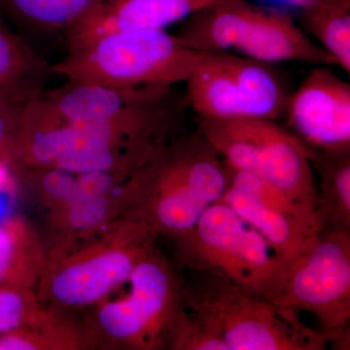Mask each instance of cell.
Listing matches in <instances>:
<instances>
[{"label":"cell","instance_id":"12","mask_svg":"<svg viewBox=\"0 0 350 350\" xmlns=\"http://www.w3.org/2000/svg\"><path fill=\"white\" fill-rule=\"evenodd\" d=\"M215 0H103L66 34L68 47L112 32L165 29Z\"/></svg>","mask_w":350,"mask_h":350},{"label":"cell","instance_id":"7","mask_svg":"<svg viewBox=\"0 0 350 350\" xmlns=\"http://www.w3.org/2000/svg\"><path fill=\"white\" fill-rule=\"evenodd\" d=\"M278 305L312 313L333 342L349 325L350 231L323 230L305 253L290 262Z\"/></svg>","mask_w":350,"mask_h":350},{"label":"cell","instance_id":"6","mask_svg":"<svg viewBox=\"0 0 350 350\" xmlns=\"http://www.w3.org/2000/svg\"><path fill=\"white\" fill-rule=\"evenodd\" d=\"M256 59L228 52H198L187 83V103L202 119L275 120L286 107L273 71Z\"/></svg>","mask_w":350,"mask_h":350},{"label":"cell","instance_id":"13","mask_svg":"<svg viewBox=\"0 0 350 350\" xmlns=\"http://www.w3.org/2000/svg\"><path fill=\"white\" fill-rule=\"evenodd\" d=\"M145 251L115 250L71 265L55 276L52 293L61 303L85 306L100 300L130 278Z\"/></svg>","mask_w":350,"mask_h":350},{"label":"cell","instance_id":"1","mask_svg":"<svg viewBox=\"0 0 350 350\" xmlns=\"http://www.w3.org/2000/svg\"><path fill=\"white\" fill-rule=\"evenodd\" d=\"M133 174L144 224L177 239L194 228L228 187L224 161L200 131L172 146L163 144Z\"/></svg>","mask_w":350,"mask_h":350},{"label":"cell","instance_id":"2","mask_svg":"<svg viewBox=\"0 0 350 350\" xmlns=\"http://www.w3.org/2000/svg\"><path fill=\"white\" fill-rule=\"evenodd\" d=\"M197 57L165 29L119 31L68 47L53 71L68 81L112 89L172 88L187 80Z\"/></svg>","mask_w":350,"mask_h":350},{"label":"cell","instance_id":"15","mask_svg":"<svg viewBox=\"0 0 350 350\" xmlns=\"http://www.w3.org/2000/svg\"><path fill=\"white\" fill-rule=\"evenodd\" d=\"M53 64L0 19V103L24 109L47 90Z\"/></svg>","mask_w":350,"mask_h":350},{"label":"cell","instance_id":"11","mask_svg":"<svg viewBox=\"0 0 350 350\" xmlns=\"http://www.w3.org/2000/svg\"><path fill=\"white\" fill-rule=\"evenodd\" d=\"M234 49L265 64L296 61L337 66L335 59L287 14L252 3L244 15Z\"/></svg>","mask_w":350,"mask_h":350},{"label":"cell","instance_id":"3","mask_svg":"<svg viewBox=\"0 0 350 350\" xmlns=\"http://www.w3.org/2000/svg\"><path fill=\"white\" fill-rule=\"evenodd\" d=\"M195 271L182 299L220 334L229 350H324L328 347L323 334L304 324L298 312L214 273Z\"/></svg>","mask_w":350,"mask_h":350},{"label":"cell","instance_id":"10","mask_svg":"<svg viewBox=\"0 0 350 350\" xmlns=\"http://www.w3.org/2000/svg\"><path fill=\"white\" fill-rule=\"evenodd\" d=\"M288 121L314 149L350 148V86L327 66L312 70L286 103Z\"/></svg>","mask_w":350,"mask_h":350},{"label":"cell","instance_id":"26","mask_svg":"<svg viewBox=\"0 0 350 350\" xmlns=\"http://www.w3.org/2000/svg\"><path fill=\"white\" fill-rule=\"evenodd\" d=\"M10 213V200L5 188H0V224L3 222Z\"/></svg>","mask_w":350,"mask_h":350},{"label":"cell","instance_id":"4","mask_svg":"<svg viewBox=\"0 0 350 350\" xmlns=\"http://www.w3.org/2000/svg\"><path fill=\"white\" fill-rule=\"evenodd\" d=\"M178 239L182 260L191 269L225 278L271 300L280 291L290 261L231 207L217 202Z\"/></svg>","mask_w":350,"mask_h":350},{"label":"cell","instance_id":"21","mask_svg":"<svg viewBox=\"0 0 350 350\" xmlns=\"http://www.w3.org/2000/svg\"><path fill=\"white\" fill-rule=\"evenodd\" d=\"M44 188L57 199L70 200L78 189L77 178L75 174L57 169H49L43 179Z\"/></svg>","mask_w":350,"mask_h":350},{"label":"cell","instance_id":"16","mask_svg":"<svg viewBox=\"0 0 350 350\" xmlns=\"http://www.w3.org/2000/svg\"><path fill=\"white\" fill-rule=\"evenodd\" d=\"M310 162L319 177L315 214L321 231H350V148L314 149Z\"/></svg>","mask_w":350,"mask_h":350},{"label":"cell","instance_id":"8","mask_svg":"<svg viewBox=\"0 0 350 350\" xmlns=\"http://www.w3.org/2000/svg\"><path fill=\"white\" fill-rule=\"evenodd\" d=\"M42 96L63 122H107L159 142L174 128L183 107L174 87L112 89L68 81Z\"/></svg>","mask_w":350,"mask_h":350},{"label":"cell","instance_id":"18","mask_svg":"<svg viewBox=\"0 0 350 350\" xmlns=\"http://www.w3.org/2000/svg\"><path fill=\"white\" fill-rule=\"evenodd\" d=\"M306 31L350 72V0H310L301 9Z\"/></svg>","mask_w":350,"mask_h":350},{"label":"cell","instance_id":"14","mask_svg":"<svg viewBox=\"0 0 350 350\" xmlns=\"http://www.w3.org/2000/svg\"><path fill=\"white\" fill-rule=\"evenodd\" d=\"M218 202L231 207L287 261H293L305 253L321 232L317 221L297 217L264 206L245 193L229 186Z\"/></svg>","mask_w":350,"mask_h":350},{"label":"cell","instance_id":"22","mask_svg":"<svg viewBox=\"0 0 350 350\" xmlns=\"http://www.w3.org/2000/svg\"><path fill=\"white\" fill-rule=\"evenodd\" d=\"M21 112L22 109L20 108L0 103V149L3 147L11 135L19 133Z\"/></svg>","mask_w":350,"mask_h":350},{"label":"cell","instance_id":"9","mask_svg":"<svg viewBox=\"0 0 350 350\" xmlns=\"http://www.w3.org/2000/svg\"><path fill=\"white\" fill-rule=\"evenodd\" d=\"M131 293L101 308L98 319L103 330L120 340H144L147 334L167 326L181 305L167 267L155 258L144 256L130 275Z\"/></svg>","mask_w":350,"mask_h":350},{"label":"cell","instance_id":"23","mask_svg":"<svg viewBox=\"0 0 350 350\" xmlns=\"http://www.w3.org/2000/svg\"><path fill=\"white\" fill-rule=\"evenodd\" d=\"M13 250L14 243L10 234L0 228V278L4 275L10 264Z\"/></svg>","mask_w":350,"mask_h":350},{"label":"cell","instance_id":"27","mask_svg":"<svg viewBox=\"0 0 350 350\" xmlns=\"http://www.w3.org/2000/svg\"><path fill=\"white\" fill-rule=\"evenodd\" d=\"M282 1L290 4V5L298 7L299 9H301L306 3L310 2V0H282Z\"/></svg>","mask_w":350,"mask_h":350},{"label":"cell","instance_id":"20","mask_svg":"<svg viewBox=\"0 0 350 350\" xmlns=\"http://www.w3.org/2000/svg\"><path fill=\"white\" fill-rule=\"evenodd\" d=\"M68 204L69 221L75 229L84 230L94 227L107 217L108 202L105 196L85 194L80 190L79 186Z\"/></svg>","mask_w":350,"mask_h":350},{"label":"cell","instance_id":"25","mask_svg":"<svg viewBox=\"0 0 350 350\" xmlns=\"http://www.w3.org/2000/svg\"><path fill=\"white\" fill-rule=\"evenodd\" d=\"M13 295L11 291H0V333L5 330L12 308Z\"/></svg>","mask_w":350,"mask_h":350},{"label":"cell","instance_id":"17","mask_svg":"<svg viewBox=\"0 0 350 350\" xmlns=\"http://www.w3.org/2000/svg\"><path fill=\"white\" fill-rule=\"evenodd\" d=\"M103 0H0V14L31 34H63L89 15Z\"/></svg>","mask_w":350,"mask_h":350},{"label":"cell","instance_id":"5","mask_svg":"<svg viewBox=\"0 0 350 350\" xmlns=\"http://www.w3.org/2000/svg\"><path fill=\"white\" fill-rule=\"evenodd\" d=\"M199 131L231 169L250 172L314 209V149L260 117L202 119Z\"/></svg>","mask_w":350,"mask_h":350},{"label":"cell","instance_id":"19","mask_svg":"<svg viewBox=\"0 0 350 350\" xmlns=\"http://www.w3.org/2000/svg\"><path fill=\"white\" fill-rule=\"evenodd\" d=\"M191 310V308H190ZM186 312L180 305L175 312L169 330L174 335V347L184 350H229L225 340L202 314Z\"/></svg>","mask_w":350,"mask_h":350},{"label":"cell","instance_id":"24","mask_svg":"<svg viewBox=\"0 0 350 350\" xmlns=\"http://www.w3.org/2000/svg\"><path fill=\"white\" fill-rule=\"evenodd\" d=\"M36 345L27 338L18 336L0 338V350H32L36 349Z\"/></svg>","mask_w":350,"mask_h":350}]
</instances>
